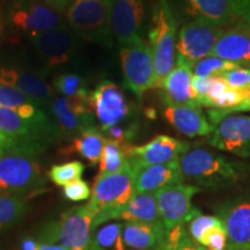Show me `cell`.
Masks as SVG:
<instances>
[{"instance_id": "obj_1", "label": "cell", "mask_w": 250, "mask_h": 250, "mask_svg": "<svg viewBox=\"0 0 250 250\" xmlns=\"http://www.w3.org/2000/svg\"><path fill=\"white\" fill-rule=\"evenodd\" d=\"M183 181L195 187L218 189L233 186L250 174V167L203 147H190L179 159Z\"/></svg>"}, {"instance_id": "obj_2", "label": "cell", "mask_w": 250, "mask_h": 250, "mask_svg": "<svg viewBox=\"0 0 250 250\" xmlns=\"http://www.w3.org/2000/svg\"><path fill=\"white\" fill-rule=\"evenodd\" d=\"M176 31L177 21L169 0H158L148 30V45L155 68V88H161L164 80L176 66Z\"/></svg>"}, {"instance_id": "obj_3", "label": "cell", "mask_w": 250, "mask_h": 250, "mask_svg": "<svg viewBox=\"0 0 250 250\" xmlns=\"http://www.w3.org/2000/svg\"><path fill=\"white\" fill-rule=\"evenodd\" d=\"M134 193L133 173L129 161L120 171L98 175L93 186L90 201L87 203L95 214L93 230L105 221L115 220L118 211L130 202Z\"/></svg>"}, {"instance_id": "obj_4", "label": "cell", "mask_w": 250, "mask_h": 250, "mask_svg": "<svg viewBox=\"0 0 250 250\" xmlns=\"http://www.w3.org/2000/svg\"><path fill=\"white\" fill-rule=\"evenodd\" d=\"M65 18L80 36L112 45V0H73Z\"/></svg>"}, {"instance_id": "obj_5", "label": "cell", "mask_w": 250, "mask_h": 250, "mask_svg": "<svg viewBox=\"0 0 250 250\" xmlns=\"http://www.w3.org/2000/svg\"><path fill=\"white\" fill-rule=\"evenodd\" d=\"M0 131L9 143V152L36 154L44 148L54 125L22 120L14 110L0 107Z\"/></svg>"}, {"instance_id": "obj_6", "label": "cell", "mask_w": 250, "mask_h": 250, "mask_svg": "<svg viewBox=\"0 0 250 250\" xmlns=\"http://www.w3.org/2000/svg\"><path fill=\"white\" fill-rule=\"evenodd\" d=\"M43 182L42 167L33 154L20 152L0 154V193H24L37 189Z\"/></svg>"}, {"instance_id": "obj_7", "label": "cell", "mask_w": 250, "mask_h": 250, "mask_svg": "<svg viewBox=\"0 0 250 250\" xmlns=\"http://www.w3.org/2000/svg\"><path fill=\"white\" fill-rule=\"evenodd\" d=\"M212 132L206 137L212 147L250 159V116L220 115L215 110L208 112Z\"/></svg>"}, {"instance_id": "obj_8", "label": "cell", "mask_w": 250, "mask_h": 250, "mask_svg": "<svg viewBox=\"0 0 250 250\" xmlns=\"http://www.w3.org/2000/svg\"><path fill=\"white\" fill-rule=\"evenodd\" d=\"M94 218L95 214L87 204L72 208L45 230L44 241L67 250H89Z\"/></svg>"}, {"instance_id": "obj_9", "label": "cell", "mask_w": 250, "mask_h": 250, "mask_svg": "<svg viewBox=\"0 0 250 250\" xmlns=\"http://www.w3.org/2000/svg\"><path fill=\"white\" fill-rule=\"evenodd\" d=\"M125 86L139 100L148 89L155 88V68L152 50L142 37L133 40L121 50Z\"/></svg>"}, {"instance_id": "obj_10", "label": "cell", "mask_w": 250, "mask_h": 250, "mask_svg": "<svg viewBox=\"0 0 250 250\" xmlns=\"http://www.w3.org/2000/svg\"><path fill=\"white\" fill-rule=\"evenodd\" d=\"M224 33V28L204 21H190L184 23L177 35L176 64L192 67L197 62L212 54Z\"/></svg>"}, {"instance_id": "obj_11", "label": "cell", "mask_w": 250, "mask_h": 250, "mask_svg": "<svg viewBox=\"0 0 250 250\" xmlns=\"http://www.w3.org/2000/svg\"><path fill=\"white\" fill-rule=\"evenodd\" d=\"M199 188L190 184H173L154 192L156 204L166 230L186 227L190 220L201 214L198 208L191 205L192 197L199 192Z\"/></svg>"}, {"instance_id": "obj_12", "label": "cell", "mask_w": 250, "mask_h": 250, "mask_svg": "<svg viewBox=\"0 0 250 250\" xmlns=\"http://www.w3.org/2000/svg\"><path fill=\"white\" fill-rule=\"evenodd\" d=\"M62 13L46 2L34 0H18L8 9V21L14 28L34 34L66 28Z\"/></svg>"}, {"instance_id": "obj_13", "label": "cell", "mask_w": 250, "mask_h": 250, "mask_svg": "<svg viewBox=\"0 0 250 250\" xmlns=\"http://www.w3.org/2000/svg\"><path fill=\"white\" fill-rule=\"evenodd\" d=\"M90 105L101 129L123 123L131 109L123 90L110 81H103L90 93Z\"/></svg>"}, {"instance_id": "obj_14", "label": "cell", "mask_w": 250, "mask_h": 250, "mask_svg": "<svg viewBox=\"0 0 250 250\" xmlns=\"http://www.w3.org/2000/svg\"><path fill=\"white\" fill-rule=\"evenodd\" d=\"M189 148L190 145L186 142L160 134L145 145L133 146L130 144L127 149V161L131 167L170 164L179 161L181 155Z\"/></svg>"}, {"instance_id": "obj_15", "label": "cell", "mask_w": 250, "mask_h": 250, "mask_svg": "<svg viewBox=\"0 0 250 250\" xmlns=\"http://www.w3.org/2000/svg\"><path fill=\"white\" fill-rule=\"evenodd\" d=\"M51 109L56 121L64 134L78 136L94 126V114L89 96L58 98L52 100Z\"/></svg>"}, {"instance_id": "obj_16", "label": "cell", "mask_w": 250, "mask_h": 250, "mask_svg": "<svg viewBox=\"0 0 250 250\" xmlns=\"http://www.w3.org/2000/svg\"><path fill=\"white\" fill-rule=\"evenodd\" d=\"M176 8L187 22L204 21L224 28L237 21L232 0H175Z\"/></svg>"}, {"instance_id": "obj_17", "label": "cell", "mask_w": 250, "mask_h": 250, "mask_svg": "<svg viewBox=\"0 0 250 250\" xmlns=\"http://www.w3.org/2000/svg\"><path fill=\"white\" fill-rule=\"evenodd\" d=\"M218 218L227 235V250H250V199L224 205Z\"/></svg>"}, {"instance_id": "obj_18", "label": "cell", "mask_w": 250, "mask_h": 250, "mask_svg": "<svg viewBox=\"0 0 250 250\" xmlns=\"http://www.w3.org/2000/svg\"><path fill=\"white\" fill-rule=\"evenodd\" d=\"M145 20V0H112V33L120 44L138 39Z\"/></svg>"}, {"instance_id": "obj_19", "label": "cell", "mask_w": 250, "mask_h": 250, "mask_svg": "<svg viewBox=\"0 0 250 250\" xmlns=\"http://www.w3.org/2000/svg\"><path fill=\"white\" fill-rule=\"evenodd\" d=\"M33 43L49 66H59L71 58L76 48V41L67 28L34 34Z\"/></svg>"}, {"instance_id": "obj_20", "label": "cell", "mask_w": 250, "mask_h": 250, "mask_svg": "<svg viewBox=\"0 0 250 250\" xmlns=\"http://www.w3.org/2000/svg\"><path fill=\"white\" fill-rule=\"evenodd\" d=\"M131 166V165H130ZM133 173L134 191L154 193L162 188L183 183L179 161L166 165L131 167Z\"/></svg>"}, {"instance_id": "obj_21", "label": "cell", "mask_w": 250, "mask_h": 250, "mask_svg": "<svg viewBox=\"0 0 250 250\" xmlns=\"http://www.w3.org/2000/svg\"><path fill=\"white\" fill-rule=\"evenodd\" d=\"M164 115L175 129L189 138L208 137L213 130L201 105H166Z\"/></svg>"}, {"instance_id": "obj_22", "label": "cell", "mask_w": 250, "mask_h": 250, "mask_svg": "<svg viewBox=\"0 0 250 250\" xmlns=\"http://www.w3.org/2000/svg\"><path fill=\"white\" fill-rule=\"evenodd\" d=\"M192 76L191 67L176 64L160 88L164 93L166 105H199L192 89Z\"/></svg>"}, {"instance_id": "obj_23", "label": "cell", "mask_w": 250, "mask_h": 250, "mask_svg": "<svg viewBox=\"0 0 250 250\" xmlns=\"http://www.w3.org/2000/svg\"><path fill=\"white\" fill-rule=\"evenodd\" d=\"M211 55L239 66L250 68V30L241 26L225 31Z\"/></svg>"}, {"instance_id": "obj_24", "label": "cell", "mask_w": 250, "mask_h": 250, "mask_svg": "<svg viewBox=\"0 0 250 250\" xmlns=\"http://www.w3.org/2000/svg\"><path fill=\"white\" fill-rule=\"evenodd\" d=\"M115 220H125L130 223L152 225L156 227H165L162 223L155 195L152 192H136L130 202L121 208Z\"/></svg>"}, {"instance_id": "obj_25", "label": "cell", "mask_w": 250, "mask_h": 250, "mask_svg": "<svg viewBox=\"0 0 250 250\" xmlns=\"http://www.w3.org/2000/svg\"><path fill=\"white\" fill-rule=\"evenodd\" d=\"M122 234L126 247L136 250H158L165 241L166 228L126 221Z\"/></svg>"}, {"instance_id": "obj_26", "label": "cell", "mask_w": 250, "mask_h": 250, "mask_svg": "<svg viewBox=\"0 0 250 250\" xmlns=\"http://www.w3.org/2000/svg\"><path fill=\"white\" fill-rule=\"evenodd\" d=\"M105 139L96 127H89L73 139V151L86 159L92 166L100 162Z\"/></svg>"}, {"instance_id": "obj_27", "label": "cell", "mask_w": 250, "mask_h": 250, "mask_svg": "<svg viewBox=\"0 0 250 250\" xmlns=\"http://www.w3.org/2000/svg\"><path fill=\"white\" fill-rule=\"evenodd\" d=\"M130 144H118L105 139L101 158L99 162V175L116 173L127 164V149Z\"/></svg>"}, {"instance_id": "obj_28", "label": "cell", "mask_w": 250, "mask_h": 250, "mask_svg": "<svg viewBox=\"0 0 250 250\" xmlns=\"http://www.w3.org/2000/svg\"><path fill=\"white\" fill-rule=\"evenodd\" d=\"M15 87L33 103H45L54 99V90L37 74L19 73Z\"/></svg>"}, {"instance_id": "obj_29", "label": "cell", "mask_w": 250, "mask_h": 250, "mask_svg": "<svg viewBox=\"0 0 250 250\" xmlns=\"http://www.w3.org/2000/svg\"><path fill=\"white\" fill-rule=\"evenodd\" d=\"M122 233L123 225L121 223L105 225L92 236L89 250H126Z\"/></svg>"}, {"instance_id": "obj_30", "label": "cell", "mask_w": 250, "mask_h": 250, "mask_svg": "<svg viewBox=\"0 0 250 250\" xmlns=\"http://www.w3.org/2000/svg\"><path fill=\"white\" fill-rule=\"evenodd\" d=\"M26 211V202L20 196L0 193V230L17 223Z\"/></svg>"}, {"instance_id": "obj_31", "label": "cell", "mask_w": 250, "mask_h": 250, "mask_svg": "<svg viewBox=\"0 0 250 250\" xmlns=\"http://www.w3.org/2000/svg\"><path fill=\"white\" fill-rule=\"evenodd\" d=\"M239 65L234 62L224 61L215 56H208V57L201 59L191 67L192 74L199 78H210L215 76H221L226 72L234 70Z\"/></svg>"}, {"instance_id": "obj_32", "label": "cell", "mask_w": 250, "mask_h": 250, "mask_svg": "<svg viewBox=\"0 0 250 250\" xmlns=\"http://www.w3.org/2000/svg\"><path fill=\"white\" fill-rule=\"evenodd\" d=\"M56 93L62 94L65 98H78V96H89L85 80L74 73H65L56 78L54 81Z\"/></svg>"}, {"instance_id": "obj_33", "label": "cell", "mask_w": 250, "mask_h": 250, "mask_svg": "<svg viewBox=\"0 0 250 250\" xmlns=\"http://www.w3.org/2000/svg\"><path fill=\"white\" fill-rule=\"evenodd\" d=\"M85 166L80 161H71L62 165L52 166L49 171V177L55 184L65 187L74 181L80 180L83 176Z\"/></svg>"}, {"instance_id": "obj_34", "label": "cell", "mask_w": 250, "mask_h": 250, "mask_svg": "<svg viewBox=\"0 0 250 250\" xmlns=\"http://www.w3.org/2000/svg\"><path fill=\"white\" fill-rule=\"evenodd\" d=\"M158 250H206L204 247L193 241L186 230V227H177L166 230V237Z\"/></svg>"}, {"instance_id": "obj_35", "label": "cell", "mask_w": 250, "mask_h": 250, "mask_svg": "<svg viewBox=\"0 0 250 250\" xmlns=\"http://www.w3.org/2000/svg\"><path fill=\"white\" fill-rule=\"evenodd\" d=\"M221 221L218 217L213 215H203L202 213L196 215L195 218L191 219L188 227V234L191 237L193 241L199 245L202 241V237L208 229L214 226L220 225Z\"/></svg>"}, {"instance_id": "obj_36", "label": "cell", "mask_w": 250, "mask_h": 250, "mask_svg": "<svg viewBox=\"0 0 250 250\" xmlns=\"http://www.w3.org/2000/svg\"><path fill=\"white\" fill-rule=\"evenodd\" d=\"M31 102L17 87L0 85V107L17 110L23 104Z\"/></svg>"}, {"instance_id": "obj_37", "label": "cell", "mask_w": 250, "mask_h": 250, "mask_svg": "<svg viewBox=\"0 0 250 250\" xmlns=\"http://www.w3.org/2000/svg\"><path fill=\"white\" fill-rule=\"evenodd\" d=\"M206 250H227V235L223 224L210 228L199 243Z\"/></svg>"}, {"instance_id": "obj_38", "label": "cell", "mask_w": 250, "mask_h": 250, "mask_svg": "<svg viewBox=\"0 0 250 250\" xmlns=\"http://www.w3.org/2000/svg\"><path fill=\"white\" fill-rule=\"evenodd\" d=\"M100 132L104 137V139L112 140L118 144H130V140L136 136L137 126L136 125H129V126H121L120 124L114 126L101 129Z\"/></svg>"}, {"instance_id": "obj_39", "label": "cell", "mask_w": 250, "mask_h": 250, "mask_svg": "<svg viewBox=\"0 0 250 250\" xmlns=\"http://www.w3.org/2000/svg\"><path fill=\"white\" fill-rule=\"evenodd\" d=\"M224 80L230 88L241 89L250 87V68L237 66L226 73L221 74Z\"/></svg>"}, {"instance_id": "obj_40", "label": "cell", "mask_w": 250, "mask_h": 250, "mask_svg": "<svg viewBox=\"0 0 250 250\" xmlns=\"http://www.w3.org/2000/svg\"><path fill=\"white\" fill-rule=\"evenodd\" d=\"M62 193L66 197L68 201L72 202H81L88 199L92 191H90V188L87 182L83 180H77L74 182H72L67 186L62 187Z\"/></svg>"}, {"instance_id": "obj_41", "label": "cell", "mask_w": 250, "mask_h": 250, "mask_svg": "<svg viewBox=\"0 0 250 250\" xmlns=\"http://www.w3.org/2000/svg\"><path fill=\"white\" fill-rule=\"evenodd\" d=\"M213 78L214 77L199 78V77L192 76V80H191L192 89L196 95V101L199 105H201V107H203L206 98H208V94L211 89L212 83H213Z\"/></svg>"}, {"instance_id": "obj_42", "label": "cell", "mask_w": 250, "mask_h": 250, "mask_svg": "<svg viewBox=\"0 0 250 250\" xmlns=\"http://www.w3.org/2000/svg\"><path fill=\"white\" fill-rule=\"evenodd\" d=\"M234 13L242 27L250 30V0H232Z\"/></svg>"}, {"instance_id": "obj_43", "label": "cell", "mask_w": 250, "mask_h": 250, "mask_svg": "<svg viewBox=\"0 0 250 250\" xmlns=\"http://www.w3.org/2000/svg\"><path fill=\"white\" fill-rule=\"evenodd\" d=\"M19 79V72L11 68H0V85L2 86H17Z\"/></svg>"}, {"instance_id": "obj_44", "label": "cell", "mask_w": 250, "mask_h": 250, "mask_svg": "<svg viewBox=\"0 0 250 250\" xmlns=\"http://www.w3.org/2000/svg\"><path fill=\"white\" fill-rule=\"evenodd\" d=\"M44 1L59 13H64L73 0H44Z\"/></svg>"}, {"instance_id": "obj_45", "label": "cell", "mask_w": 250, "mask_h": 250, "mask_svg": "<svg viewBox=\"0 0 250 250\" xmlns=\"http://www.w3.org/2000/svg\"><path fill=\"white\" fill-rule=\"evenodd\" d=\"M6 152H9V143L1 131H0V154Z\"/></svg>"}, {"instance_id": "obj_46", "label": "cell", "mask_w": 250, "mask_h": 250, "mask_svg": "<svg viewBox=\"0 0 250 250\" xmlns=\"http://www.w3.org/2000/svg\"><path fill=\"white\" fill-rule=\"evenodd\" d=\"M36 250H67L64 247L58 245H50V243H41Z\"/></svg>"}, {"instance_id": "obj_47", "label": "cell", "mask_w": 250, "mask_h": 250, "mask_svg": "<svg viewBox=\"0 0 250 250\" xmlns=\"http://www.w3.org/2000/svg\"><path fill=\"white\" fill-rule=\"evenodd\" d=\"M37 247H39V245L34 240L30 239H26L22 243V250H36Z\"/></svg>"}, {"instance_id": "obj_48", "label": "cell", "mask_w": 250, "mask_h": 250, "mask_svg": "<svg viewBox=\"0 0 250 250\" xmlns=\"http://www.w3.org/2000/svg\"><path fill=\"white\" fill-rule=\"evenodd\" d=\"M1 33H2V30H1V23H0V36H1Z\"/></svg>"}, {"instance_id": "obj_49", "label": "cell", "mask_w": 250, "mask_h": 250, "mask_svg": "<svg viewBox=\"0 0 250 250\" xmlns=\"http://www.w3.org/2000/svg\"><path fill=\"white\" fill-rule=\"evenodd\" d=\"M248 111H250V103H249V107H248Z\"/></svg>"}]
</instances>
